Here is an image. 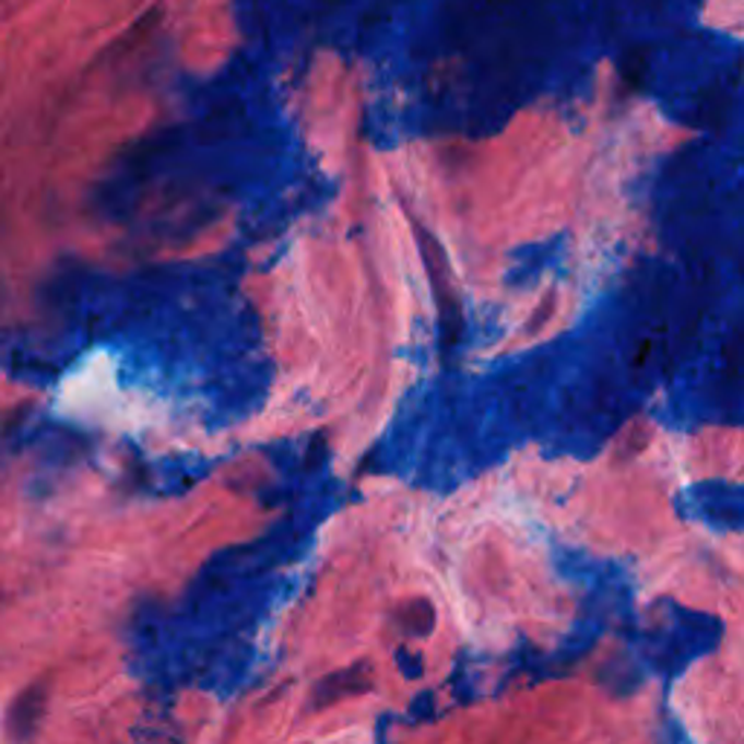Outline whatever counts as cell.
<instances>
[{"instance_id": "1", "label": "cell", "mask_w": 744, "mask_h": 744, "mask_svg": "<svg viewBox=\"0 0 744 744\" xmlns=\"http://www.w3.org/2000/svg\"><path fill=\"white\" fill-rule=\"evenodd\" d=\"M47 698H50V684L47 681H35L17 695L7 712V736L12 744H26L35 736V730L42 728L44 710H47Z\"/></svg>"}]
</instances>
